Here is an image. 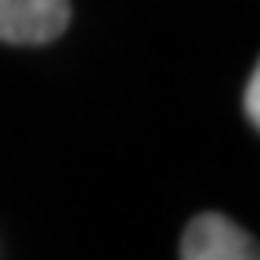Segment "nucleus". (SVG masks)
<instances>
[{"mask_svg":"<svg viewBox=\"0 0 260 260\" xmlns=\"http://www.w3.org/2000/svg\"><path fill=\"white\" fill-rule=\"evenodd\" d=\"M181 260H260L256 239L224 213L191 217L181 235Z\"/></svg>","mask_w":260,"mask_h":260,"instance_id":"obj_1","label":"nucleus"},{"mask_svg":"<svg viewBox=\"0 0 260 260\" xmlns=\"http://www.w3.org/2000/svg\"><path fill=\"white\" fill-rule=\"evenodd\" d=\"M73 18L69 0H0V40L40 47L58 40Z\"/></svg>","mask_w":260,"mask_h":260,"instance_id":"obj_2","label":"nucleus"},{"mask_svg":"<svg viewBox=\"0 0 260 260\" xmlns=\"http://www.w3.org/2000/svg\"><path fill=\"white\" fill-rule=\"evenodd\" d=\"M242 109H246L249 123H253V126H260V69H253V73H249V80H246Z\"/></svg>","mask_w":260,"mask_h":260,"instance_id":"obj_3","label":"nucleus"}]
</instances>
